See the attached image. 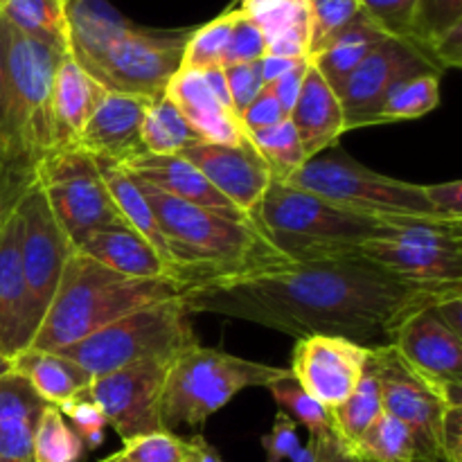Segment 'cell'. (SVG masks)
I'll list each match as a JSON object with an SVG mask.
<instances>
[{"instance_id": "1", "label": "cell", "mask_w": 462, "mask_h": 462, "mask_svg": "<svg viewBox=\"0 0 462 462\" xmlns=\"http://www.w3.org/2000/svg\"><path fill=\"white\" fill-rule=\"evenodd\" d=\"M451 296L462 291L427 287L346 253L199 280L179 300L189 314L228 316L293 338L346 337L373 350L391 346L411 314Z\"/></svg>"}, {"instance_id": "2", "label": "cell", "mask_w": 462, "mask_h": 462, "mask_svg": "<svg viewBox=\"0 0 462 462\" xmlns=\"http://www.w3.org/2000/svg\"><path fill=\"white\" fill-rule=\"evenodd\" d=\"M68 54L111 93L158 99L180 68L192 30H149L106 0H66Z\"/></svg>"}, {"instance_id": "3", "label": "cell", "mask_w": 462, "mask_h": 462, "mask_svg": "<svg viewBox=\"0 0 462 462\" xmlns=\"http://www.w3.org/2000/svg\"><path fill=\"white\" fill-rule=\"evenodd\" d=\"M131 179L138 183L152 206L171 264L180 271L185 284L291 262L251 219L217 215L206 208L170 197L135 176Z\"/></svg>"}, {"instance_id": "4", "label": "cell", "mask_w": 462, "mask_h": 462, "mask_svg": "<svg viewBox=\"0 0 462 462\" xmlns=\"http://www.w3.org/2000/svg\"><path fill=\"white\" fill-rule=\"evenodd\" d=\"M183 287L179 280L126 278L72 251L30 347L57 352L131 311L179 298Z\"/></svg>"}, {"instance_id": "5", "label": "cell", "mask_w": 462, "mask_h": 462, "mask_svg": "<svg viewBox=\"0 0 462 462\" xmlns=\"http://www.w3.org/2000/svg\"><path fill=\"white\" fill-rule=\"evenodd\" d=\"M61 57L66 54L21 34L7 23L0 161L34 167L54 149L52 84Z\"/></svg>"}, {"instance_id": "6", "label": "cell", "mask_w": 462, "mask_h": 462, "mask_svg": "<svg viewBox=\"0 0 462 462\" xmlns=\"http://www.w3.org/2000/svg\"><path fill=\"white\" fill-rule=\"evenodd\" d=\"M251 221L291 262L359 253L365 239L395 228L289 183H271Z\"/></svg>"}, {"instance_id": "7", "label": "cell", "mask_w": 462, "mask_h": 462, "mask_svg": "<svg viewBox=\"0 0 462 462\" xmlns=\"http://www.w3.org/2000/svg\"><path fill=\"white\" fill-rule=\"evenodd\" d=\"M289 368L244 359L217 347L194 343L167 365L161 420L165 431L201 427L246 388H266Z\"/></svg>"}, {"instance_id": "8", "label": "cell", "mask_w": 462, "mask_h": 462, "mask_svg": "<svg viewBox=\"0 0 462 462\" xmlns=\"http://www.w3.org/2000/svg\"><path fill=\"white\" fill-rule=\"evenodd\" d=\"M289 185L319 194L334 206L373 217L383 224H462L438 215L424 197L422 185L379 174L338 147L310 158L289 179Z\"/></svg>"}, {"instance_id": "9", "label": "cell", "mask_w": 462, "mask_h": 462, "mask_svg": "<svg viewBox=\"0 0 462 462\" xmlns=\"http://www.w3.org/2000/svg\"><path fill=\"white\" fill-rule=\"evenodd\" d=\"M189 316L188 307L179 298H171L131 311L57 352L81 365L90 377L140 361L170 364L176 355L199 343Z\"/></svg>"}, {"instance_id": "10", "label": "cell", "mask_w": 462, "mask_h": 462, "mask_svg": "<svg viewBox=\"0 0 462 462\" xmlns=\"http://www.w3.org/2000/svg\"><path fill=\"white\" fill-rule=\"evenodd\" d=\"M34 183L72 248L95 230L125 224L104 183L97 158L81 149H50L34 165Z\"/></svg>"}, {"instance_id": "11", "label": "cell", "mask_w": 462, "mask_h": 462, "mask_svg": "<svg viewBox=\"0 0 462 462\" xmlns=\"http://www.w3.org/2000/svg\"><path fill=\"white\" fill-rule=\"evenodd\" d=\"M365 260L442 291H462V224L411 221L359 246Z\"/></svg>"}, {"instance_id": "12", "label": "cell", "mask_w": 462, "mask_h": 462, "mask_svg": "<svg viewBox=\"0 0 462 462\" xmlns=\"http://www.w3.org/2000/svg\"><path fill=\"white\" fill-rule=\"evenodd\" d=\"M368 365L379 379L383 413L409 429L418 447V462H440V427L447 409L440 395L406 365L393 346L373 347Z\"/></svg>"}, {"instance_id": "13", "label": "cell", "mask_w": 462, "mask_h": 462, "mask_svg": "<svg viewBox=\"0 0 462 462\" xmlns=\"http://www.w3.org/2000/svg\"><path fill=\"white\" fill-rule=\"evenodd\" d=\"M165 361H140L93 377L86 400L93 402L122 442L165 431L161 420Z\"/></svg>"}, {"instance_id": "14", "label": "cell", "mask_w": 462, "mask_h": 462, "mask_svg": "<svg viewBox=\"0 0 462 462\" xmlns=\"http://www.w3.org/2000/svg\"><path fill=\"white\" fill-rule=\"evenodd\" d=\"M418 75H442L415 45L388 36L383 39L338 90L346 131L379 125L377 116L388 93L402 81Z\"/></svg>"}, {"instance_id": "15", "label": "cell", "mask_w": 462, "mask_h": 462, "mask_svg": "<svg viewBox=\"0 0 462 462\" xmlns=\"http://www.w3.org/2000/svg\"><path fill=\"white\" fill-rule=\"evenodd\" d=\"M16 215L23 275H25L27 291H30L32 305H34L36 319L41 325L54 293H57L63 266L75 248L54 219L52 210L36 183L25 189L16 206Z\"/></svg>"}, {"instance_id": "16", "label": "cell", "mask_w": 462, "mask_h": 462, "mask_svg": "<svg viewBox=\"0 0 462 462\" xmlns=\"http://www.w3.org/2000/svg\"><path fill=\"white\" fill-rule=\"evenodd\" d=\"M391 346L447 406H462V337L438 319L433 307L411 314Z\"/></svg>"}, {"instance_id": "17", "label": "cell", "mask_w": 462, "mask_h": 462, "mask_svg": "<svg viewBox=\"0 0 462 462\" xmlns=\"http://www.w3.org/2000/svg\"><path fill=\"white\" fill-rule=\"evenodd\" d=\"M368 356L370 347L346 337L311 334L296 338L289 373L316 402L332 411L355 393Z\"/></svg>"}, {"instance_id": "18", "label": "cell", "mask_w": 462, "mask_h": 462, "mask_svg": "<svg viewBox=\"0 0 462 462\" xmlns=\"http://www.w3.org/2000/svg\"><path fill=\"white\" fill-rule=\"evenodd\" d=\"M192 162L215 189H219L235 208L251 217L257 203L273 183L266 162L251 144V140L237 144L199 143L179 153Z\"/></svg>"}, {"instance_id": "19", "label": "cell", "mask_w": 462, "mask_h": 462, "mask_svg": "<svg viewBox=\"0 0 462 462\" xmlns=\"http://www.w3.org/2000/svg\"><path fill=\"white\" fill-rule=\"evenodd\" d=\"M153 99L108 90L81 129L75 147L97 161L125 165L144 153L143 120Z\"/></svg>"}, {"instance_id": "20", "label": "cell", "mask_w": 462, "mask_h": 462, "mask_svg": "<svg viewBox=\"0 0 462 462\" xmlns=\"http://www.w3.org/2000/svg\"><path fill=\"white\" fill-rule=\"evenodd\" d=\"M39 319L21 264L16 210L0 224V352L9 359L32 346Z\"/></svg>"}, {"instance_id": "21", "label": "cell", "mask_w": 462, "mask_h": 462, "mask_svg": "<svg viewBox=\"0 0 462 462\" xmlns=\"http://www.w3.org/2000/svg\"><path fill=\"white\" fill-rule=\"evenodd\" d=\"M120 167L135 179L144 180V183L153 185L161 192L180 199V201L206 208V210L230 217V219H251L239 208H235L219 189L212 188L210 180L179 153L156 156V153L144 152Z\"/></svg>"}, {"instance_id": "22", "label": "cell", "mask_w": 462, "mask_h": 462, "mask_svg": "<svg viewBox=\"0 0 462 462\" xmlns=\"http://www.w3.org/2000/svg\"><path fill=\"white\" fill-rule=\"evenodd\" d=\"M75 251L90 257L97 264L106 266V269L116 271V273L126 275V278H167L183 282L179 271L167 264L158 255L156 248L126 224H116L108 226V228L95 230V233H90L88 237H84L77 244Z\"/></svg>"}, {"instance_id": "23", "label": "cell", "mask_w": 462, "mask_h": 462, "mask_svg": "<svg viewBox=\"0 0 462 462\" xmlns=\"http://www.w3.org/2000/svg\"><path fill=\"white\" fill-rule=\"evenodd\" d=\"M165 95L206 143L237 147L248 140L239 117L210 93L201 70L179 68L167 84Z\"/></svg>"}, {"instance_id": "24", "label": "cell", "mask_w": 462, "mask_h": 462, "mask_svg": "<svg viewBox=\"0 0 462 462\" xmlns=\"http://www.w3.org/2000/svg\"><path fill=\"white\" fill-rule=\"evenodd\" d=\"M289 120L300 138L307 158L337 147L341 135L346 134L341 99L311 61L302 79L300 95L289 113Z\"/></svg>"}, {"instance_id": "25", "label": "cell", "mask_w": 462, "mask_h": 462, "mask_svg": "<svg viewBox=\"0 0 462 462\" xmlns=\"http://www.w3.org/2000/svg\"><path fill=\"white\" fill-rule=\"evenodd\" d=\"M108 90L95 81L70 54L61 57L52 84L54 149L75 147L81 129Z\"/></svg>"}, {"instance_id": "26", "label": "cell", "mask_w": 462, "mask_h": 462, "mask_svg": "<svg viewBox=\"0 0 462 462\" xmlns=\"http://www.w3.org/2000/svg\"><path fill=\"white\" fill-rule=\"evenodd\" d=\"M237 9L266 36V54L310 59V0H237Z\"/></svg>"}, {"instance_id": "27", "label": "cell", "mask_w": 462, "mask_h": 462, "mask_svg": "<svg viewBox=\"0 0 462 462\" xmlns=\"http://www.w3.org/2000/svg\"><path fill=\"white\" fill-rule=\"evenodd\" d=\"M45 406L21 374L0 377V462H34V429Z\"/></svg>"}, {"instance_id": "28", "label": "cell", "mask_w": 462, "mask_h": 462, "mask_svg": "<svg viewBox=\"0 0 462 462\" xmlns=\"http://www.w3.org/2000/svg\"><path fill=\"white\" fill-rule=\"evenodd\" d=\"M12 370L30 383L32 391L45 404L57 409L66 402L86 397V391L93 382V377L75 361L66 359L59 352L34 350V347L18 352L12 359Z\"/></svg>"}, {"instance_id": "29", "label": "cell", "mask_w": 462, "mask_h": 462, "mask_svg": "<svg viewBox=\"0 0 462 462\" xmlns=\"http://www.w3.org/2000/svg\"><path fill=\"white\" fill-rule=\"evenodd\" d=\"M383 39H388L386 32L379 30L364 12L323 50V52L316 54L314 59H310L316 66V70L323 75V79L328 81L334 88V93L338 95V90L343 88L347 77L359 68V63L382 43Z\"/></svg>"}, {"instance_id": "30", "label": "cell", "mask_w": 462, "mask_h": 462, "mask_svg": "<svg viewBox=\"0 0 462 462\" xmlns=\"http://www.w3.org/2000/svg\"><path fill=\"white\" fill-rule=\"evenodd\" d=\"M97 162H99V171H102L104 183H106L108 188V194H111L113 203H116L117 212H120V217L125 219V224L131 226L135 233L143 235V237L156 248L158 255H161L167 264L174 266L171 264V257H170V251H167V244H165V237H162L161 226H158L152 206L147 203V199H144L143 189L138 188V183H135V180L131 179V174H126L120 165H116V162H108V161H97ZM180 278H183V275H180Z\"/></svg>"}, {"instance_id": "31", "label": "cell", "mask_w": 462, "mask_h": 462, "mask_svg": "<svg viewBox=\"0 0 462 462\" xmlns=\"http://www.w3.org/2000/svg\"><path fill=\"white\" fill-rule=\"evenodd\" d=\"M0 18L21 34L68 54L66 0H5Z\"/></svg>"}, {"instance_id": "32", "label": "cell", "mask_w": 462, "mask_h": 462, "mask_svg": "<svg viewBox=\"0 0 462 462\" xmlns=\"http://www.w3.org/2000/svg\"><path fill=\"white\" fill-rule=\"evenodd\" d=\"M383 413L382 404V388L374 370L365 364L364 374L356 383L355 393L347 397L343 404L329 411L332 415V429L338 440L346 447L355 449L356 442L361 440L365 431L374 424V420Z\"/></svg>"}, {"instance_id": "33", "label": "cell", "mask_w": 462, "mask_h": 462, "mask_svg": "<svg viewBox=\"0 0 462 462\" xmlns=\"http://www.w3.org/2000/svg\"><path fill=\"white\" fill-rule=\"evenodd\" d=\"M199 143H203V138L188 125L167 95L149 104L143 120L144 152L156 156H174Z\"/></svg>"}, {"instance_id": "34", "label": "cell", "mask_w": 462, "mask_h": 462, "mask_svg": "<svg viewBox=\"0 0 462 462\" xmlns=\"http://www.w3.org/2000/svg\"><path fill=\"white\" fill-rule=\"evenodd\" d=\"M248 140L269 167L273 183H289V179L310 161L289 117L262 131H253Z\"/></svg>"}, {"instance_id": "35", "label": "cell", "mask_w": 462, "mask_h": 462, "mask_svg": "<svg viewBox=\"0 0 462 462\" xmlns=\"http://www.w3.org/2000/svg\"><path fill=\"white\" fill-rule=\"evenodd\" d=\"M352 451L361 462H418V447L411 431L388 413L374 420Z\"/></svg>"}, {"instance_id": "36", "label": "cell", "mask_w": 462, "mask_h": 462, "mask_svg": "<svg viewBox=\"0 0 462 462\" xmlns=\"http://www.w3.org/2000/svg\"><path fill=\"white\" fill-rule=\"evenodd\" d=\"M440 104V75H418L402 81L388 93L386 102L379 108L377 122L388 125V122L415 120Z\"/></svg>"}, {"instance_id": "37", "label": "cell", "mask_w": 462, "mask_h": 462, "mask_svg": "<svg viewBox=\"0 0 462 462\" xmlns=\"http://www.w3.org/2000/svg\"><path fill=\"white\" fill-rule=\"evenodd\" d=\"M84 442L57 406H45L34 429V462H79Z\"/></svg>"}, {"instance_id": "38", "label": "cell", "mask_w": 462, "mask_h": 462, "mask_svg": "<svg viewBox=\"0 0 462 462\" xmlns=\"http://www.w3.org/2000/svg\"><path fill=\"white\" fill-rule=\"evenodd\" d=\"M266 391L273 395L275 404L282 411L284 415L293 420L296 424H302V427L310 431V438L325 436V433L334 431L332 429V415L325 409L320 402H316L300 383L293 379V374H284L278 382L269 383Z\"/></svg>"}, {"instance_id": "39", "label": "cell", "mask_w": 462, "mask_h": 462, "mask_svg": "<svg viewBox=\"0 0 462 462\" xmlns=\"http://www.w3.org/2000/svg\"><path fill=\"white\" fill-rule=\"evenodd\" d=\"M235 23V9H228L215 21L206 23L199 30L189 32L188 41L183 48V59H180V68H189V70H208V68L224 66L226 50H228L230 32H233Z\"/></svg>"}, {"instance_id": "40", "label": "cell", "mask_w": 462, "mask_h": 462, "mask_svg": "<svg viewBox=\"0 0 462 462\" xmlns=\"http://www.w3.org/2000/svg\"><path fill=\"white\" fill-rule=\"evenodd\" d=\"M458 25H462V0H418L406 41L427 57L429 45Z\"/></svg>"}, {"instance_id": "41", "label": "cell", "mask_w": 462, "mask_h": 462, "mask_svg": "<svg viewBox=\"0 0 462 462\" xmlns=\"http://www.w3.org/2000/svg\"><path fill=\"white\" fill-rule=\"evenodd\" d=\"M311 36L310 59L323 52L352 21L361 14L359 0H310Z\"/></svg>"}, {"instance_id": "42", "label": "cell", "mask_w": 462, "mask_h": 462, "mask_svg": "<svg viewBox=\"0 0 462 462\" xmlns=\"http://www.w3.org/2000/svg\"><path fill=\"white\" fill-rule=\"evenodd\" d=\"M122 454L131 462H189L192 442L174 431H156L126 440Z\"/></svg>"}, {"instance_id": "43", "label": "cell", "mask_w": 462, "mask_h": 462, "mask_svg": "<svg viewBox=\"0 0 462 462\" xmlns=\"http://www.w3.org/2000/svg\"><path fill=\"white\" fill-rule=\"evenodd\" d=\"M235 9L233 32H230L228 50H226L224 66H235V63H253L260 61L266 54V36L255 23L244 16L237 7Z\"/></svg>"}, {"instance_id": "44", "label": "cell", "mask_w": 462, "mask_h": 462, "mask_svg": "<svg viewBox=\"0 0 462 462\" xmlns=\"http://www.w3.org/2000/svg\"><path fill=\"white\" fill-rule=\"evenodd\" d=\"M361 12L382 32L395 39H409L418 0H359Z\"/></svg>"}, {"instance_id": "45", "label": "cell", "mask_w": 462, "mask_h": 462, "mask_svg": "<svg viewBox=\"0 0 462 462\" xmlns=\"http://www.w3.org/2000/svg\"><path fill=\"white\" fill-rule=\"evenodd\" d=\"M59 411L63 413V418L70 420V427L81 438L86 451H95L104 445L108 424L93 402L86 400V397H79V400L66 402L63 406H59Z\"/></svg>"}, {"instance_id": "46", "label": "cell", "mask_w": 462, "mask_h": 462, "mask_svg": "<svg viewBox=\"0 0 462 462\" xmlns=\"http://www.w3.org/2000/svg\"><path fill=\"white\" fill-rule=\"evenodd\" d=\"M226 84H228L230 104H233L235 116H242L244 108L262 93L264 81L260 75V63H235V66L224 68Z\"/></svg>"}, {"instance_id": "47", "label": "cell", "mask_w": 462, "mask_h": 462, "mask_svg": "<svg viewBox=\"0 0 462 462\" xmlns=\"http://www.w3.org/2000/svg\"><path fill=\"white\" fill-rule=\"evenodd\" d=\"M34 183V167L0 161V224L16 210L25 189Z\"/></svg>"}, {"instance_id": "48", "label": "cell", "mask_w": 462, "mask_h": 462, "mask_svg": "<svg viewBox=\"0 0 462 462\" xmlns=\"http://www.w3.org/2000/svg\"><path fill=\"white\" fill-rule=\"evenodd\" d=\"M300 436H298V424L289 415L280 411L275 415V422L271 431L262 438V449L266 454V462L289 460L300 449Z\"/></svg>"}, {"instance_id": "49", "label": "cell", "mask_w": 462, "mask_h": 462, "mask_svg": "<svg viewBox=\"0 0 462 462\" xmlns=\"http://www.w3.org/2000/svg\"><path fill=\"white\" fill-rule=\"evenodd\" d=\"M287 117L289 116L284 113V108L280 106L278 99H275L273 93L264 86L262 93L244 108V113L239 116V122H242V126L246 129V134H253V131H262L266 129V126L278 125V122L287 120Z\"/></svg>"}, {"instance_id": "50", "label": "cell", "mask_w": 462, "mask_h": 462, "mask_svg": "<svg viewBox=\"0 0 462 462\" xmlns=\"http://www.w3.org/2000/svg\"><path fill=\"white\" fill-rule=\"evenodd\" d=\"M424 197L438 215L462 221V180H447L438 185H422Z\"/></svg>"}, {"instance_id": "51", "label": "cell", "mask_w": 462, "mask_h": 462, "mask_svg": "<svg viewBox=\"0 0 462 462\" xmlns=\"http://www.w3.org/2000/svg\"><path fill=\"white\" fill-rule=\"evenodd\" d=\"M440 462H462V406H447L442 415Z\"/></svg>"}, {"instance_id": "52", "label": "cell", "mask_w": 462, "mask_h": 462, "mask_svg": "<svg viewBox=\"0 0 462 462\" xmlns=\"http://www.w3.org/2000/svg\"><path fill=\"white\" fill-rule=\"evenodd\" d=\"M307 66H310V61H302L298 63L296 68H291L289 72H284L282 77H278V79L273 81V84H269L266 88L273 93V97L278 99L280 106L284 108V113H291L293 104H296L298 95H300V88H302V79H305V72H307Z\"/></svg>"}, {"instance_id": "53", "label": "cell", "mask_w": 462, "mask_h": 462, "mask_svg": "<svg viewBox=\"0 0 462 462\" xmlns=\"http://www.w3.org/2000/svg\"><path fill=\"white\" fill-rule=\"evenodd\" d=\"M311 440L316 445V462H361L350 447H346L338 440L334 431L311 438Z\"/></svg>"}, {"instance_id": "54", "label": "cell", "mask_w": 462, "mask_h": 462, "mask_svg": "<svg viewBox=\"0 0 462 462\" xmlns=\"http://www.w3.org/2000/svg\"><path fill=\"white\" fill-rule=\"evenodd\" d=\"M302 61H310V59H287V57H275V54H264V57L260 59V75H262V81H264V86L273 84L278 77H282L284 72H289L291 68H296L298 63Z\"/></svg>"}, {"instance_id": "55", "label": "cell", "mask_w": 462, "mask_h": 462, "mask_svg": "<svg viewBox=\"0 0 462 462\" xmlns=\"http://www.w3.org/2000/svg\"><path fill=\"white\" fill-rule=\"evenodd\" d=\"M433 311L438 314V319L456 332L458 337H462V296H451L440 300L438 305H433Z\"/></svg>"}, {"instance_id": "56", "label": "cell", "mask_w": 462, "mask_h": 462, "mask_svg": "<svg viewBox=\"0 0 462 462\" xmlns=\"http://www.w3.org/2000/svg\"><path fill=\"white\" fill-rule=\"evenodd\" d=\"M189 442H192V458H189V462H226L219 451L210 442H206L203 436H192Z\"/></svg>"}, {"instance_id": "57", "label": "cell", "mask_w": 462, "mask_h": 462, "mask_svg": "<svg viewBox=\"0 0 462 462\" xmlns=\"http://www.w3.org/2000/svg\"><path fill=\"white\" fill-rule=\"evenodd\" d=\"M5 50H7V23L0 18V97H3V84H5Z\"/></svg>"}, {"instance_id": "58", "label": "cell", "mask_w": 462, "mask_h": 462, "mask_svg": "<svg viewBox=\"0 0 462 462\" xmlns=\"http://www.w3.org/2000/svg\"><path fill=\"white\" fill-rule=\"evenodd\" d=\"M291 462H316V445L314 440L310 438V442H307L305 447H300V449L296 451V454L289 458Z\"/></svg>"}, {"instance_id": "59", "label": "cell", "mask_w": 462, "mask_h": 462, "mask_svg": "<svg viewBox=\"0 0 462 462\" xmlns=\"http://www.w3.org/2000/svg\"><path fill=\"white\" fill-rule=\"evenodd\" d=\"M7 373H12V359H9V356H5L3 352H0V377H3V374H7Z\"/></svg>"}, {"instance_id": "60", "label": "cell", "mask_w": 462, "mask_h": 462, "mask_svg": "<svg viewBox=\"0 0 462 462\" xmlns=\"http://www.w3.org/2000/svg\"><path fill=\"white\" fill-rule=\"evenodd\" d=\"M102 462H131L129 458H126L125 454H122V449L117 451V454H113V456H108L106 460H102Z\"/></svg>"}, {"instance_id": "61", "label": "cell", "mask_w": 462, "mask_h": 462, "mask_svg": "<svg viewBox=\"0 0 462 462\" xmlns=\"http://www.w3.org/2000/svg\"><path fill=\"white\" fill-rule=\"evenodd\" d=\"M0 3H5V0H0Z\"/></svg>"}]
</instances>
